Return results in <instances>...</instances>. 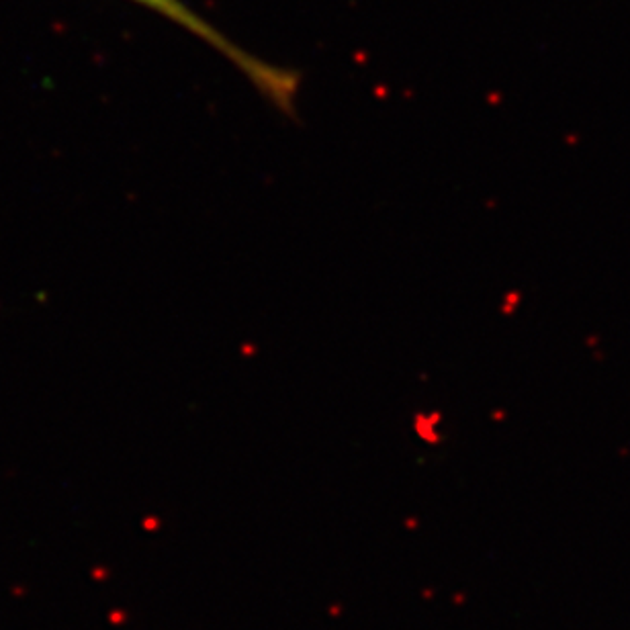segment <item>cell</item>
Returning <instances> with one entry per match:
<instances>
[{"mask_svg": "<svg viewBox=\"0 0 630 630\" xmlns=\"http://www.w3.org/2000/svg\"><path fill=\"white\" fill-rule=\"evenodd\" d=\"M136 2L164 15L176 25L201 37L205 43L213 45L221 55H225L231 64H236L278 109H293V101H295V92H297V78L293 74L282 72L280 68L269 66V64L260 62L258 57L240 50L225 35H221L217 29L211 27L203 17H199L192 8H189L182 0H136Z\"/></svg>", "mask_w": 630, "mask_h": 630, "instance_id": "1", "label": "cell"}]
</instances>
